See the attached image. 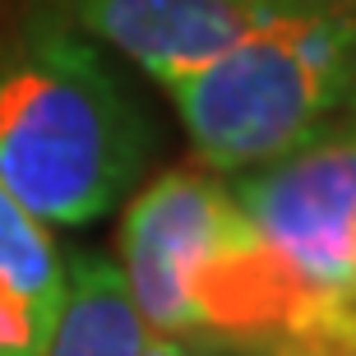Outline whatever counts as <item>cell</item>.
<instances>
[{"mask_svg":"<svg viewBox=\"0 0 356 356\" xmlns=\"http://www.w3.org/2000/svg\"><path fill=\"white\" fill-rule=\"evenodd\" d=\"M268 10L273 5L259 0H51L47 5V14H56L88 42L120 51L158 83H172L176 74L204 65Z\"/></svg>","mask_w":356,"mask_h":356,"instance_id":"obj_5","label":"cell"},{"mask_svg":"<svg viewBox=\"0 0 356 356\" xmlns=\"http://www.w3.org/2000/svg\"><path fill=\"white\" fill-rule=\"evenodd\" d=\"M352 60L356 10H268L162 88L204 172L245 176L287 158L343 111Z\"/></svg>","mask_w":356,"mask_h":356,"instance_id":"obj_3","label":"cell"},{"mask_svg":"<svg viewBox=\"0 0 356 356\" xmlns=\"http://www.w3.org/2000/svg\"><path fill=\"white\" fill-rule=\"evenodd\" d=\"M148 153L144 106L97 42L47 10L0 38V185L42 227H88L120 209Z\"/></svg>","mask_w":356,"mask_h":356,"instance_id":"obj_2","label":"cell"},{"mask_svg":"<svg viewBox=\"0 0 356 356\" xmlns=\"http://www.w3.org/2000/svg\"><path fill=\"white\" fill-rule=\"evenodd\" d=\"M144 343L148 324L116 259L106 254L65 259V305L47 356H144Z\"/></svg>","mask_w":356,"mask_h":356,"instance_id":"obj_7","label":"cell"},{"mask_svg":"<svg viewBox=\"0 0 356 356\" xmlns=\"http://www.w3.org/2000/svg\"><path fill=\"white\" fill-rule=\"evenodd\" d=\"M227 185L291 273L356 329V116H333L287 158Z\"/></svg>","mask_w":356,"mask_h":356,"instance_id":"obj_4","label":"cell"},{"mask_svg":"<svg viewBox=\"0 0 356 356\" xmlns=\"http://www.w3.org/2000/svg\"><path fill=\"white\" fill-rule=\"evenodd\" d=\"M273 10H356V0H259Z\"/></svg>","mask_w":356,"mask_h":356,"instance_id":"obj_9","label":"cell"},{"mask_svg":"<svg viewBox=\"0 0 356 356\" xmlns=\"http://www.w3.org/2000/svg\"><path fill=\"white\" fill-rule=\"evenodd\" d=\"M144 356H195V352H190V347H181V343H172V338H158V333H148Z\"/></svg>","mask_w":356,"mask_h":356,"instance_id":"obj_10","label":"cell"},{"mask_svg":"<svg viewBox=\"0 0 356 356\" xmlns=\"http://www.w3.org/2000/svg\"><path fill=\"white\" fill-rule=\"evenodd\" d=\"M65 305V259L51 232L0 185V356H47Z\"/></svg>","mask_w":356,"mask_h":356,"instance_id":"obj_6","label":"cell"},{"mask_svg":"<svg viewBox=\"0 0 356 356\" xmlns=\"http://www.w3.org/2000/svg\"><path fill=\"white\" fill-rule=\"evenodd\" d=\"M282 356H356V338H329V343H310V347H296V352H282Z\"/></svg>","mask_w":356,"mask_h":356,"instance_id":"obj_8","label":"cell"},{"mask_svg":"<svg viewBox=\"0 0 356 356\" xmlns=\"http://www.w3.org/2000/svg\"><path fill=\"white\" fill-rule=\"evenodd\" d=\"M347 116H356V60H352V83H347Z\"/></svg>","mask_w":356,"mask_h":356,"instance_id":"obj_11","label":"cell"},{"mask_svg":"<svg viewBox=\"0 0 356 356\" xmlns=\"http://www.w3.org/2000/svg\"><path fill=\"white\" fill-rule=\"evenodd\" d=\"M116 264L148 333L195 356H282L356 338L268 245L227 176L181 167L130 195Z\"/></svg>","mask_w":356,"mask_h":356,"instance_id":"obj_1","label":"cell"}]
</instances>
